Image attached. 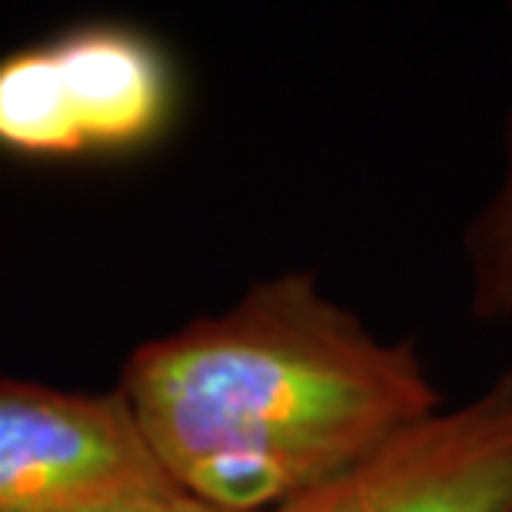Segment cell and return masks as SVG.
<instances>
[{"instance_id":"cell-2","label":"cell","mask_w":512,"mask_h":512,"mask_svg":"<svg viewBox=\"0 0 512 512\" xmlns=\"http://www.w3.org/2000/svg\"><path fill=\"white\" fill-rule=\"evenodd\" d=\"M173 107L167 54L130 27H77L0 60V147L24 157L150 147Z\"/></svg>"},{"instance_id":"cell-6","label":"cell","mask_w":512,"mask_h":512,"mask_svg":"<svg viewBox=\"0 0 512 512\" xmlns=\"http://www.w3.org/2000/svg\"><path fill=\"white\" fill-rule=\"evenodd\" d=\"M160 512H220V509L203 506V503H187V506H177V509H160Z\"/></svg>"},{"instance_id":"cell-3","label":"cell","mask_w":512,"mask_h":512,"mask_svg":"<svg viewBox=\"0 0 512 512\" xmlns=\"http://www.w3.org/2000/svg\"><path fill=\"white\" fill-rule=\"evenodd\" d=\"M200 503L140 436L127 399L0 380V512H160Z\"/></svg>"},{"instance_id":"cell-4","label":"cell","mask_w":512,"mask_h":512,"mask_svg":"<svg viewBox=\"0 0 512 512\" xmlns=\"http://www.w3.org/2000/svg\"><path fill=\"white\" fill-rule=\"evenodd\" d=\"M273 512H512V373Z\"/></svg>"},{"instance_id":"cell-1","label":"cell","mask_w":512,"mask_h":512,"mask_svg":"<svg viewBox=\"0 0 512 512\" xmlns=\"http://www.w3.org/2000/svg\"><path fill=\"white\" fill-rule=\"evenodd\" d=\"M117 389L160 466L220 512L293 503L443 403L413 343L376 340L306 273L143 343Z\"/></svg>"},{"instance_id":"cell-5","label":"cell","mask_w":512,"mask_h":512,"mask_svg":"<svg viewBox=\"0 0 512 512\" xmlns=\"http://www.w3.org/2000/svg\"><path fill=\"white\" fill-rule=\"evenodd\" d=\"M473 313L479 320H512V124L503 180L466 233Z\"/></svg>"}]
</instances>
